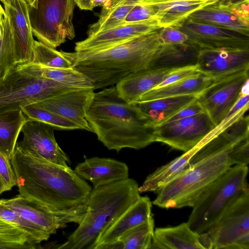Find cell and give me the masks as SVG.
<instances>
[{
    "mask_svg": "<svg viewBox=\"0 0 249 249\" xmlns=\"http://www.w3.org/2000/svg\"><path fill=\"white\" fill-rule=\"evenodd\" d=\"M10 162L19 195L45 206L67 223L82 221L92 188L74 170L33 156L17 145Z\"/></svg>",
    "mask_w": 249,
    "mask_h": 249,
    "instance_id": "6da1fadb",
    "label": "cell"
},
{
    "mask_svg": "<svg viewBox=\"0 0 249 249\" xmlns=\"http://www.w3.org/2000/svg\"><path fill=\"white\" fill-rule=\"evenodd\" d=\"M86 118L109 150H138L155 142V126L139 108L120 96L116 87L94 92Z\"/></svg>",
    "mask_w": 249,
    "mask_h": 249,
    "instance_id": "7a4b0ae2",
    "label": "cell"
},
{
    "mask_svg": "<svg viewBox=\"0 0 249 249\" xmlns=\"http://www.w3.org/2000/svg\"><path fill=\"white\" fill-rule=\"evenodd\" d=\"M160 45L159 33L155 31L101 49L60 52L71 67L91 81L95 89L148 69Z\"/></svg>",
    "mask_w": 249,
    "mask_h": 249,
    "instance_id": "3957f363",
    "label": "cell"
},
{
    "mask_svg": "<svg viewBox=\"0 0 249 249\" xmlns=\"http://www.w3.org/2000/svg\"><path fill=\"white\" fill-rule=\"evenodd\" d=\"M139 185L132 178L93 188L86 214L60 249H94L99 235L140 197Z\"/></svg>",
    "mask_w": 249,
    "mask_h": 249,
    "instance_id": "277c9868",
    "label": "cell"
},
{
    "mask_svg": "<svg viewBox=\"0 0 249 249\" xmlns=\"http://www.w3.org/2000/svg\"><path fill=\"white\" fill-rule=\"evenodd\" d=\"M230 150L207 157L191 166L163 187L152 203L166 209L192 207L202 193L231 166L228 158Z\"/></svg>",
    "mask_w": 249,
    "mask_h": 249,
    "instance_id": "5b68a950",
    "label": "cell"
},
{
    "mask_svg": "<svg viewBox=\"0 0 249 249\" xmlns=\"http://www.w3.org/2000/svg\"><path fill=\"white\" fill-rule=\"evenodd\" d=\"M248 167L234 165L228 168L199 196L187 222L198 234L206 232L230 203L248 189Z\"/></svg>",
    "mask_w": 249,
    "mask_h": 249,
    "instance_id": "8992f818",
    "label": "cell"
},
{
    "mask_svg": "<svg viewBox=\"0 0 249 249\" xmlns=\"http://www.w3.org/2000/svg\"><path fill=\"white\" fill-rule=\"evenodd\" d=\"M74 0H36L28 5L32 32L39 41L55 49L75 36Z\"/></svg>",
    "mask_w": 249,
    "mask_h": 249,
    "instance_id": "52a82bcc",
    "label": "cell"
},
{
    "mask_svg": "<svg viewBox=\"0 0 249 249\" xmlns=\"http://www.w3.org/2000/svg\"><path fill=\"white\" fill-rule=\"evenodd\" d=\"M16 66L5 77L0 78V114L81 89L28 75L19 71Z\"/></svg>",
    "mask_w": 249,
    "mask_h": 249,
    "instance_id": "ba28073f",
    "label": "cell"
},
{
    "mask_svg": "<svg viewBox=\"0 0 249 249\" xmlns=\"http://www.w3.org/2000/svg\"><path fill=\"white\" fill-rule=\"evenodd\" d=\"M249 234V190H245L227 207L201 237L205 249H230L240 238Z\"/></svg>",
    "mask_w": 249,
    "mask_h": 249,
    "instance_id": "9c48e42d",
    "label": "cell"
},
{
    "mask_svg": "<svg viewBox=\"0 0 249 249\" xmlns=\"http://www.w3.org/2000/svg\"><path fill=\"white\" fill-rule=\"evenodd\" d=\"M215 127L208 114L203 112L155 126V142L186 152L200 144Z\"/></svg>",
    "mask_w": 249,
    "mask_h": 249,
    "instance_id": "30bf717a",
    "label": "cell"
},
{
    "mask_svg": "<svg viewBox=\"0 0 249 249\" xmlns=\"http://www.w3.org/2000/svg\"><path fill=\"white\" fill-rule=\"evenodd\" d=\"M249 70L214 79L209 86L197 95V101L216 127L223 121L243 94V88L249 82Z\"/></svg>",
    "mask_w": 249,
    "mask_h": 249,
    "instance_id": "8fae6325",
    "label": "cell"
},
{
    "mask_svg": "<svg viewBox=\"0 0 249 249\" xmlns=\"http://www.w3.org/2000/svg\"><path fill=\"white\" fill-rule=\"evenodd\" d=\"M188 36L186 42L202 49L249 50V36L212 24L197 22L187 18L174 26Z\"/></svg>",
    "mask_w": 249,
    "mask_h": 249,
    "instance_id": "7c38bea8",
    "label": "cell"
},
{
    "mask_svg": "<svg viewBox=\"0 0 249 249\" xmlns=\"http://www.w3.org/2000/svg\"><path fill=\"white\" fill-rule=\"evenodd\" d=\"M54 128L36 121L28 120L23 125V138L17 145L22 150L54 164L68 166L70 160L57 144Z\"/></svg>",
    "mask_w": 249,
    "mask_h": 249,
    "instance_id": "4fadbf2b",
    "label": "cell"
},
{
    "mask_svg": "<svg viewBox=\"0 0 249 249\" xmlns=\"http://www.w3.org/2000/svg\"><path fill=\"white\" fill-rule=\"evenodd\" d=\"M187 18L249 36V1L235 5H209L192 13Z\"/></svg>",
    "mask_w": 249,
    "mask_h": 249,
    "instance_id": "5bb4252c",
    "label": "cell"
},
{
    "mask_svg": "<svg viewBox=\"0 0 249 249\" xmlns=\"http://www.w3.org/2000/svg\"><path fill=\"white\" fill-rule=\"evenodd\" d=\"M6 16L12 30L17 65L33 60V38L26 0H7Z\"/></svg>",
    "mask_w": 249,
    "mask_h": 249,
    "instance_id": "9a60e30c",
    "label": "cell"
},
{
    "mask_svg": "<svg viewBox=\"0 0 249 249\" xmlns=\"http://www.w3.org/2000/svg\"><path fill=\"white\" fill-rule=\"evenodd\" d=\"M161 28L155 18L123 23L76 42L74 51L82 52L101 49Z\"/></svg>",
    "mask_w": 249,
    "mask_h": 249,
    "instance_id": "2e32d148",
    "label": "cell"
},
{
    "mask_svg": "<svg viewBox=\"0 0 249 249\" xmlns=\"http://www.w3.org/2000/svg\"><path fill=\"white\" fill-rule=\"evenodd\" d=\"M196 65L200 72L219 78L249 69V50L202 49Z\"/></svg>",
    "mask_w": 249,
    "mask_h": 249,
    "instance_id": "e0dca14e",
    "label": "cell"
},
{
    "mask_svg": "<svg viewBox=\"0 0 249 249\" xmlns=\"http://www.w3.org/2000/svg\"><path fill=\"white\" fill-rule=\"evenodd\" d=\"M92 89H81L64 92L37 102L44 108L92 132L86 118V110L94 94Z\"/></svg>",
    "mask_w": 249,
    "mask_h": 249,
    "instance_id": "ac0fdd59",
    "label": "cell"
},
{
    "mask_svg": "<svg viewBox=\"0 0 249 249\" xmlns=\"http://www.w3.org/2000/svg\"><path fill=\"white\" fill-rule=\"evenodd\" d=\"M249 116L241 115L229 125L198 145L189 160L190 166L210 156L230 150L237 142L249 137Z\"/></svg>",
    "mask_w": 249,
    "mask_h": 249,
    "instance_id": "d6986e66",
    "label": "cell"
},
{
    "mask_svg": "<svg viewBox=\"0 0 249 249\" xmlns=\"http://www.w3.org/2000/svg\"><path fill=\"white\" fill-rule=\"evenodd\" d=\"M81 178L91 182L93 188L128 178V168L124 162L95 157L79 163L74 169Z\"/></svg>",
    "mask_w": 249,
    "mask_h": 249,
    "instance_id": "ffe728a7",
    "label": "cell"
},
{
    "mask_svg": "<svg viewBox=\"0 0 249 249\" xmlns=\"http://www.w3.org/2000/svg\"><path fill=\"white\" fill-rule=\"evenodd\" d=\"M152 204L147 196L138 200L98 237L94 249L118 241L120 237L130 230L148 221L153 216Z\"/></svg>",
    "mask_w": 249,
    "mask_h": 249,
    "instance_id": "44dd1931",
    "label": "cell"
},
{
    "mask_svg": "<svg viewBox=\"0 0 249 249\" xmlns=\"http://www.w3.org/2000/svg\"><path fill=\"white\" fill-rule=\"evenodd\" d=\"M0 202L25 219L42 228L50 235L68 224L49 209L33 199L20 195Z\"/></svg>",
    "mask_w": 249,
    "mask_h": 249,
    "instance_id": "7402d4cb",
    "label": "cell"
},
{
    "mask_svg": "<svg viewBox=\"0 0 249 249\" xmlns=\"http://www.w3.org/2000/svg\"><path fill=\"white\" fill-rule=\"evenodd\" d=\"M223 0H144L150 6L155 17L163 27L175 26L196 11L207 5L220 3Z\"/></svg>",
    "mask_w": 249,
    "mask_h": 249,
    "instance_id": "603a6c76",
    "label": "cell"
},
{
    "mask_svg": "<svg viewBox=\"0 0 249 249\" xmlns=\"http://www.w3.org/2000/svg\"><path fill=\"white\" fill-rule=\"evenodd\" d=\"M177 69L143 70L124 78L116 84V88L121 97L129 103H132L144 93L158 86Z\"/></svg>",
    "mask_w": 249,
    "mask_h": 249,
    "instance_id": "cb8c5ba5",
    "label": "cell"
},
{
    "mask_svg": "<svg viewBox=\"0 0 249 249\" xmlns=\"http://www.w3.org/2000/svg\"><path fill=\"white\" fill-rule=\"evenodd\" d=\"M152 249H205L201 234L193 230L187 222L175 227L156 228Z\"/></svg>",
    "mask_w": 249,
    "mask_h": 249,
    "instance_id": "d4e9b609",
    "label": "cell"
},
{
    "mask_svg": "<svg viewBox=\"0 0 249 249\" xmlns=\"http://www.w3.org/2000/svg\"><path fill=\"white\" fill-rule=\"evenodd\" d=\"M200 50L188 42L161 44L148 68L173 69L196 66Z\"/></svg>",
    "mask_w": 249,
    "mask_h": 249,
    "instance_id": "484cf974",
    "label": "cell"
},
{
    "mask_svg": "<svg viewBox=\"0 0 249 249\" xmlns=\"http://www.w3.org/2000/svg\"><path fill=\"white\" fill-rule=\"evenodd\" d=\"M16 67L21 72L34 77L46 78L76 88L94 89L91 81L72 67L50 68L32 62L18 65Z\"/></svg>",
    "mask_w": 249,
    "mask_h": 249,
    "instance_id": "4316f807",
    "label": "cell"
},
{
    "mask_svg": "<svg viewBox=\"0 0 249 249\" xmlns=\"http://www.w3.org/2000/svg\"><path fill=\"white\" fill-rule=\"evenodd\" d=\"M195 95L168 97L132 103L139 108L155 126L187 107L197 98Z\"/></svg>",
    "mask_w": 249,
    "mask_h": 249,
    "instance_id": "83f0119b",
    "label": "cell"
},
{
    "mask_svg": "<svg viewBox=\"0 0 249 249\" xmlns=\"http://www.w3.org/2000/svg\"><path fill=\"white\" fill-rule=\"evenodd\" d=\"M213 81V77L200 73L163 87H156L144 93L137 101L188 95L197 96Z\"/></svg>",
    "mask_w": 249,
    "mask_h": 249,
    "instance_id": "f1b7e54d",
    "label": "cell"
},
{
    "mask_svg": "<svg viewBox=\"0 0 249 249\" xmlns=\"http://www.w3.org/2000/svg\"><path fill=\"white\" fill-rule=\"evenodd\" d=\"M198 147V146L197 145L168 163L158 168L147 176L142 185L139 186V193L150 192L157 193L165 185L188 170L190 167V159Z\"/></svg>",
    "mask_w": 249,
    "mask_h": 249,
    "instance_id": "f546056e",
    "label": "cell"
},
{
    "mask_svg": "<svg viewBox=\"0 0 249 249\" xmlns=\"http://www.w3.org/2000/svg\"><path fill=\"white\" fill-rule=\"evenodd\" d=\"M143 0H110L102 7L98 20L90 25L88 36L122 24L133 8Z\"/></svg>",
    "mask_w": 249,
    "mask_h": 249,
    "instance_id": "4dcf8cb0",
    "label": "cell"
},
{
    "mask_svg": "<svg viewBox=\"0 0 249 249\" xmlns=\"http://www.w3.org/2000/svg\"><path fill=\"white\" fill-rule=\"evenodd\" d=\"M27 120L21 109L0 114V151L10 161L22 128Z\"/></svg>",
    "mask_w": 249,
    "mask_h": 249,
    "instance_id": "1f68e13d",
    "label": "cell"
},
{
    "mask_svg": "<svg viewBox=\"0 0 249 249\" xmlns=\"http://www.w3.org/2000/svg\"><path fill=\"white\" fill-rule=\"evenodd\" d=\"M20 108L28 120L36 121L48 124L54 129L61 130L80 129L76 124L44 108L37 103L21 107Z\"/></svg>",
    "mask_w": 249,
    "mask_h": 249,
    "instance_id": "d6a6232c",
    "label": "cell"
},
{
    "mask_svg": "<svg viewBox=\"0 0 249 249\" xmlns=\"http://www.w3.org/2000/svg\"><path fill=\"white\" fill-rule=\"evenodd\" d=\"M154 231V220L150 219L122 235L118 240L122 242L123 249H152Z\"/></svg>",
    "mask_w": 249,
    "mask_h": 249,
    "instance_id": "836d02e7",
    "label": "cell"
},
{
    "mask_svg": "<svg viewBox=\"0 0 249 249\" xmlns=\"http://www.w3.org/2000/svg\"><path fill=\"white\" fill-rule=\"evenodd\" d=\"M0 218L14 225L25 232L35 244L37 245L42 241L47 240L51 235L42 228L25 219L6 207L0 200Z\"/></svg>",
    "mask_w": 249,
    "mask_h": 249,
    "instance_id": "e575fe53",
    "label": "cell"
},
{
    "mask_svg": "<svg viewBox=\"0 0 249 249\" xmlns=\"http://www.w3.org/2000/svg\"><path fill=\"white\" fill-rule=\"evenodd\" d=\"M17 65L13 34L6 17L0 35V78L5 77Z\"/></svg>",
    "mask_w": 249,
    "mask_h": 249,
    "instance_id": "d590c367",
    "label": "cell"
},
{
    "mask_svg": "<svg viewBox=\"0 0 249 249\" xmlns=\"http://www.w3.org/2000/svg\"><path fill=\"white\" fill-rule=\"evenodd\" d=\"M32 63L50 68H70L71 63L60 51L35 40Z\"/></svg>",
    "mask_w": 249,
    "mask_h": 249,
    "instance_id": "8d00e7d4",
    "label": "cell"
},
{
    "mask_svg": "<svg viewBox=\"0 0 249 249\" xmlns=\"http://www.w3.org/2000/svg\"><path fill=\"white\" fill-rule=\"evenodd\" d=\"M16 185V177L10 161L0 151V195Z\"/></svg>",
    "mask_w": 249,
    "mask_h": 249,
    "instance_id": "74e56055",
    "label": "cell"
},
{
    "mask_svg": "<svg viewBox=\"0 0 249 249\" xmlns=\"http://www.w3.org/2000/svg\"><path fill=\"white\" fill-rule=\"evenodd\" d=\"M231 165H246L249 162V137L235 144L228 153Z\"/></svg>",
    "mask_w": 249,
    "mask_h": 249,
    "instance_id": "f35d334b",
    "label": "cell"
},
{
    "mask_svg": "<svg viewBox=\"0 0 249 249\" xmlns=\"http://www.w3.org/2000/svg\"><path fill=\"white\" fill-rule=\"evenodd\" d=\"M158 33L161 44H181L188 40L187 36L174 26L163 27Z\"/></svg>",
    "mask_w": 249,
    "mask_h": 249,
    "instance_id": "ab89813d",
    "label": "cell"
},
{
    "mask_svg": "<svg viewBox=\"0 0 249 249\" xmlns=\"http://www.w3.org/2000/svg\"><path fill=\"white\" fill-rule=\"evenodd\" d=\"M153 18H155V13L152 8L149 5L140 2L136 5L129 12L122 24L140 21Z\"/></svg>",
    "mask_w": 249,
    "mask_h": 249,
    "instance_id": "60d3db41",
    "label": "cell"
},
{
    "mask_svg": "<svg viewBox=\"0 0 249 249\" xmlns=\"http://www.w3.org/2000/svg\"><path fill=\"white\" fill-rule=\"evenodd\" d=\"M36 246L30 244L27 239L0 236V249H36Z\"/></svg>",
    "mask_w": 249,
    "mask_h": 249,
    "instance_id": "b9f144b4",
    "label": "cell"
},
{
    "mask_svg": "<svg viewBox=\"0 0 249 249\" xmlns=\"http://www.w3.org/2000/svg\"><path fill=\"white\" fill-rule=\"evenodd\" d=\"M200 73L198 70L197 65L179 68L172 72L157 87H163Z\"/></svg>",
    "mask_w": 249,
    "mask_h": 249,
    "instance_id": "7bdbcfd3",
    "label": "cell"
},
{
    "mask_svg": "<svg viewBox=\"0 0 249 249\" xmlns=\"http://www.w3.org/2000/svg\"><path fill=\"white\" fill-rule=\"evenodd\" d=\"M0 236H14L27 239L30 243L34 245L27 233L14 225L0 218Z\"/></svg>",
    "mask_w": 249,
    "mask_h": 249,
    "instance_id": "ee69618b",
    "label": "cell"
},
{
    "mask_svg": "<svg viewBox=\"0 0 249 249\" xmlns=\"http://www.w3.org/2000/svg\"><path fill=\"white\" fill-rule=\"evenodd\" d=\"M203 112L205 111L196 99L190 105L171 117L166 122L193 116Z\"/></svg>",
    "mask_w": 249,
    "mask_h": 249,
    "instance_id": "f6af8a7d",
    "label": "cell"
},
{
    "mask_svg": "<svg viewBox=\"0 0 249 249\" xmlns=\"http://www.w3.org/2000/svg\"><path fill=\"white\" fill-rule=\"evenodd\" d=\"M75 4L82 10L91 11L94 8L92 7V0H74Z\"/></svg>",
    "mask_w": 249,
    "mask_h": 249,
    "instance_id": "bcb514c9",
    "label": "cell"
},
{
    "mask_svg": "<svg viewBox=\"0 0 249 249\" xmlns=\"http://www.w3.org/2000/svg\"><path fill=\"white\" fill-rule=\"evenodd\" d=\"M6 16L5 10L0 4V35L2 32V29Z\"/></svg>",
    "mask_w": 249,
    "mask_h": 249,
    "instance_id": "7dc6e473",
    "label": "cell"
},
{
    "mask_svg": "<svg viewBox=\"0 0 249 249\" xmlns=\"http://www.w3.org/2000/svg\"><path fill=\"white\" fill-rule=\"evenodd\" d=\"M110 0H92V7L93 8L97 6H104Z\"/></svg>",
    "mask_w": 249,
    "mask_h": 249,
    "instance_id": "c3c4849f",
    "label": "cell"
},
{
    "mask_svg": "<svg viewBox=\"0 0 249 249\" xmlns=\"http://www.w3.org/2000/svg\"><path fill=\"white\" fill-rule=\"evenodd\" d=\"M249 1V0H229L228 4L235 5Z\"/></svg>",
    "mask_w": 249,
    "mask_h": 249,
    "instance_id": "681fc988",
    "label": "cell"
},
{
    "mask_svg": "<svg viewBox=\"0 0 249 249\" xmlns=\"http://www.w3.org/2000/svg\"><path fill=\"white\" fill-rule=\"evenodd\" d=\"M36 0H26L28 5L30 6H33Z\"/></svg>",
    "mask_w": 249,
    "mask_h": 249,
    "instance_id": "f907efd6",
    "label": "cell"
},
{
    "mask_svg": "<svg viewBox=\"0 0 249 249\" xmlns=\"http://www.w3.org/2000/svg\"><path fill=\"white\" fill-rule=\"evenodd\" d=\"M3 4L5 3L7 0H0Z\"/></svg>",
    "mask_w": 249,
    "mask_h": 249,
    "instance_id": "816d5d0a",
    "label": "cell"
}]
</instances>
